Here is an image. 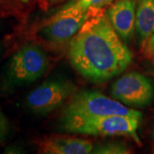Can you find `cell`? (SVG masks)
<instances>
[{"instance_id": "cell-7", "label": "cell", "mask_w": 154, "mask_h": 154, "mask_svg": "<svg viewBox=\"0 0 154 154\" xmlns=\"http://www.w3.org/2000/svg\"><path fill=\"white\" fill-rule=\"evenodd\" d=\"M94 10L84 13L54 15L44 26L42 36L50 43H64L74 37Z\"/></svg>"}, {"instance_id": "cell-1", "label": "cell", "mask_w": 154, "mask_h": 154, "mask_svg": "<svg viewBox=\"0 0 154 154\" xmlns=\"http://www.w3.org/2000/svg\"><path fill=\"white\" fill-rule=\"evenodd\" d=\"M71 64L88 81L101 83L120 74L131 63V51L121 41L107 15L94 10L70 41Z\"/></svg>"}, {"instance_id": "cell-3", "label": "cell", "mask_w": 154, "mask_h": 154, "mask_svg": "<svg viewBox=\"0 0 154 154\" xmlns=\"http://www.w3.org/2000/svg\"><path fill=\"white\" fill-rule=\"evenodd\" d=\"M109 115L142 118V113L138 111L96 91H82L73 94L63 109L62 116L96 117Z\"/></svg>"}, {"instance_id": "cell-2", "label": "cell", "mask_w": 154, "mask_h": 154, "mask_svg": "<svg viewBox=\"0 0 154 154\" xmlns=\"http://www.w3.org/2000/svg\"><path fill=\"white\" fill-rule=\"evenodd\" d=\"M142 118L122 115L96 117L61 116V126L65 131L90 136H126L140 144L137 129Z\"/></svg>"}, {"instance_id": "cell-8", "label": "cell", "mask_w": 154, "mask_h": 154, "mask_svg": "<svg viewBox=\"0 0 154 154\" xmlns=\"http://www.w3.org/2000/svg\"><path fill=\"white\" fill-rule=\"evenodd\" d=\"M136 0H117L109 7L107 17L119 36L129 42L136 29Z\"/></svg>"}, {"instance_id": "cell-12", "label": "cell", "mask_w": 154, "mask_h": 154, "mask_svg": "<svg viewBox=\"0 0 154 154\" xmlns=\"http://www.w3.org/2000/svg\"><path fill=\"white\" fill-rule=\"evenodd\" d=\"M131 150L126 144L121 142H107L94 147L91 153L95 154H128Z\"/></svg>"}, {"instance_id": "cell-10", "label": "cell", "mask_w": 154, "mask_h": 154, "mask_svg": "<svg viewBox=\"0 0 154 154\" xmlns=\"http://www.w3.org/2000/svg\"><path fill=\"white\" fill-rule=\"evenodd\" d=\"M136 29L142 40L154 33V0H138L136 12Z\"/></svg>"}, {"instance_id": "cell-11", "label": "cell", "mask_w": 154, "mask_h": 154, "mask_svg": "<svg viewBox=\"0 0 154 154\" xmlns=\"http://www.w3.org/2000/svg\"><path fill=\"white\" fill-rule=\"evenodd\" d=\"M110 0H76L72 4H69L56 14H66L72 13H84L99 9L105 6Z\"/></svg>"}, {"instance_id": "cell-17", "label": "cell", "mask_w": 154, "mask_h": 154, "mask_svg": "<svg viewBox=\"0 0 154 154\" xmlns=\"http://www.w3.org/2000/svg\"><path fill=\"white\" fill-rule=\"evenodd\" d=\"M153 141H154V126H153Z\"/></svg>"}, {"instance_id": "cell-5", "label": "cell", "mask_w": 154, "mask_h": 154, "mask_svg": "<svg viewBox=\"0 0 154 154\" xmlns=\"http://www.w3.org/2000/svg\"><path fill=\"white\" fill-rule=\"evenodd\" d=\"M111 94L113 99L128 107H146L154 99V86L143 74L131 72L113 83Z\"/></svg>"}, {"instance_id": "cell-4", "label": "cell", "mask_w": 154, "mask_h": 154, "mask_svg": "<svg viewBox=\"0 0 154 154\" xmlns=\"http://www.w3.org/2000/svg\"><path fill=\"white\" fill-rule=\"evenodd\" d=\"M48 65L47 55L43 49L35 44H26L11 58L7 78L15 84L33 82L43 76Z\"/></svg>"}, {"instance_id": "cell-15", "label": "cell", "mask_w": 154, "mask_h": 154, "mask_svg": "<svg viewBox=\"0 0 154 154\" xmlns=\"http://www.w3.org/2000/svg\"><path fill=\"white\" fill-rule=\"evenodd\" d=\"M149 48L151 55L154 57V33L149 38Z\"/></svg>"}, {"instance_id": "cell-6", "label": "cell", "mask_w": 154, "mask_h": 154, "mask_svg": "<svg viewBox=\"0 0 154 154\" xmlns=\"http://www.w3.org/2000/svg\"><path fill=\"white\" fill-rule=\"evenodd\" d=\"M76 90V86L70 81H49L30 92L26 98V106L34 113L47 114L70 99Z\"/></svg>"}, {"instance_id": "cell-9", "label": "cell", "mask_w": 154, "mask_h": 154, "mask_svg": "<svg viewBox=\"0 0 154 154\" xmlns=\"http://www.w3.org/2000/svg\"><path fill=\"white\" fill-rule=\"evenodd\" d=\"M38 153L44 154L91 153L94 146L83 138L69 136H50L38 140Z\"/></svg>"}, {"instance_id": "cell-14", "label": "cell", "mask_w": 154, "mask_h": 154, "mask_svg": "<svg viewBox=\"0 0 154 154\" xmlns=\"http://www.w3.org/2000/svg\"><path fill=\"white\" fill-rule=\"evenodd\" d=\"M16 2V0H0V9L2 11L10 10Z\"/></svg>"}, {"instance_id": "cell-16", "label": "cell", "mask_w": 154, "mask_h": 154, "mask_svg": "<svg viewBox=\"0 0 154 154\" xmlns=\"http://www.w3.org/2000/svg\"><path fill=\"white\" fill-rule=\"evenodd\" d=\"M58 1H59V0H50V2H58Z\"/></svg>"}, {"instance_id": "cell-13", "label": "cell", "mask_w": 154, "mask_h": 154, "mask_svg": "<svg viewBox=\"0 0 154 154\" xmlns=\"http://www.w3.org/2000/svg\"><path fill=\"white\" fill-rule=\"evenodd\" d=\"M9 132V122L6 116L0 110V144L7 139Z\"/></svg>"}]
</instances>
